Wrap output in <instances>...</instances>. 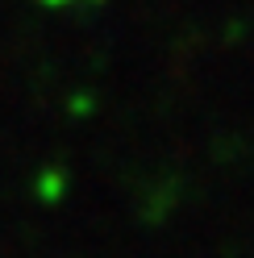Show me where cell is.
<instances>
[{
    "mask_svg": "<svg viewBox=\"0 0 254 258\" xmlns=\"http://www.w3.org/2000/svg\"><path fill=\"white\" fill-rule=\"evenodd\" d=\"M42 9H75V5H100V0H38Z\"/></svg>",
    "mask_w": 254,
    "mask_h": 258,
    "instance_id": "1",
    "label": "cell"
}]
</instances>
